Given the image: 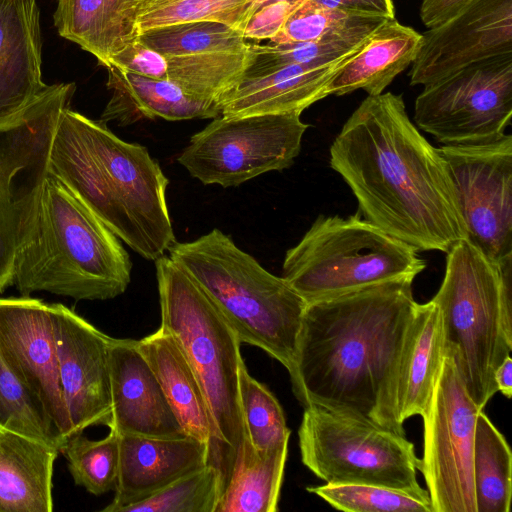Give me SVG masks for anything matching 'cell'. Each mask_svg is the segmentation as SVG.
<instances>
[{
	"label": "cell",
	"instance_id": "obj_45",
	"mask_svg": "<svg viewBox=\"0 0 512 512\" xmlns=\"http://www.w3.org/2000/svg\"><path fill=\"white\" fill-rule=\"evenodd\" d=\"M274 1H281V0H255V10L267 3L274 2Z\"/></svg>",
	"mask_w": 512,
	"mask_h": 512
},
{
	"label": "cell",
	"instance_id": "obj_40",
	"mask_svg": "<svg viewBox=\"0 0 512 512\" xmlns=\"http://www.w3.org/2000/svg\"><path fill=\"white\" fill-rule=\"evenodd\" d=\"M108 66H115L149 78L167 79L166 58L137 37L114 54L106 67Z\"/></svg>",
	"mask_w": 512,
	"mask_h": 512
},
{
	"label": "cell",
	"instance_id": "obj_32",
	"mask_svg": "<svg viewBox=\"0 0 512 512\" xmlns=\"http://www.w3.org/2000/svg\"><path fill=\"white\" fill-rule=\"evenodd\" d=\"M167 80L187 93L217 101L232 90L244 76L251 48L241 52H213L165 57Z\"/></svg>",
	"mask_w": 512,
	"mask_h": 512
},
{
	"label": "cell",
	"instance_id": "obj_35",
	"mask_svg": "<svg viewBox=\"0 0 512 512\" xmlns=\"http://www.w3.org/2000/svg\"><path fill=\"white\" fill-rule=\"evenodd\" d=\"M69 472L78 486L100 496L114 491L119 470V435L110 429L99 440H91L83 432L71 434L61 446Z\"/></svg>",
	"mask_w": 512,
	"mask_h": 512
},
{
	"label": "cell",
	"instance_id": "obj_27",
	"mask_svg": "<svg viewBox=\"0 0 512 512\" xmlns=\"http://www.w3.org/2000/svg\"><path fill=\"white\" fill-rule=\"evenodd\" d=\"M54 24L60 36L91 53L104 67L137 37L124 0H57Z\"/></svg>",
	"mask_w": 512,
	"mask_h": 512
},
{
	"label": "cell",
	"instance_id": "obj_7",
	"mask_svg": "<svg viewBox=\"0 0 512 512\" xmlns=\"http://www.w3.org/2000/svg\"><path fill=\"white\" fill-rule=\"evenodd\" d=\"M443 323L445 353L483 409L498 392L494 373L512 350V258L495 262L466 238L448 252L432 298Z\"/></svg>",
	"mask_w": 512,
	"mask_h": 512
},
{
	"label": "cell",
	"instance_id": "obj_29",
	"mask_svg": "<svg viewBox=\"0 0 512 512\" xmlns=\"http://www.w3.org/2000/svg\"><path fill=\"white\" fill-rule=\"evenodd\" d=\"M386 20L360 16L346 26L307 42L250 43L251 58L243 77H254L286 65L331 64L354 55ZM242 77V78H243Z\"/></svg>",
	"mask_w": 512,
	"mask_h": 512
},
{
	"label": "cell",
	"instance_id": "obj_19",
	"mask_svg": "<svg viewBox=\"0 0 512 512\" xmlns=\"http://www.w3.org/2000/svg\"><path fill=\"white\" fill-rule=\"evenodd\" d=\"M119 435V434H118ZM208 464V443L185 436L119 435V470L114 498L103 512L150 498L177 479Z\"/></svg>",
	"mask_w": 512,
	"mask_h": 512
},
{
	"label": "cell",
	"instance_id": "obj_26",
	"mask_svg": "<svg viewBox=\"0 0 512 512\" xmlns=\"http://www.w3.org/2000/svg\"><path fill=\"white\" fill-rule=\"evenodd\" d=\"M137 344L185 434L209 443L212 426L207 404L196 376L175 340L159 327L137 340Z\"/></svg>",
	"mask_w": 512,
	"mask_h": 512
},
{
	"label": "cell",
	"instance_id": "obj_14",
	"mask_svg": "<svg viewBox=\"0 0 512 512\" xmlns=\"http://www.w3.org/2000/svg\"><path fill=\"white\" fill-rule=\"evenodd\" d=\"M466 239L495 262L512 258V136L442 145Z\"/></svg>",
	"mask_w": 512,
	"mask_h": 512
},
{
	"label": "cell",
	"instance_id": "obj_42",
	"mask_svg": "<svg viewBox=\"0 0 512 512\" xmlns=\"http://www.w3.org/2000/svg\"><path fill=\"white\" fill-rule=\"evenodd\" d=\"M309 2L346 12L353 15L395 18V8L392 0H308Z\"/></svg>",
	"mask_w": 512,
	"mask_h": 512
},
{
	"label": "cell",
	"instance_id": "obj_31",
	"mask_svg": "<svg viewBox=\"0 0 512 512\" xmlns=\"http://www.w3.org/2000/svg\"><path fill=\"white\" fill-rule=\"evenodd\" d=\"M473 482L477 512L510 511L511 450L505 437L482 410L475 425Z\"/></svg>",
	"mask_w": 512,
	"mask_h": 512
},
{
	"label": "cell",
	"instance_id": "obj_39",
	"mask_svg": "<svg viewBox=\"0 0 512 512\" xmlns=\"http://www.w3.org/2000/svg\"><path fill=\"white\" fill-rule=\"evenodd\" d=\"M360 16L318 6L304 0L290 14L278 34L269 43L286 44L312 41L346 26Z\"/></svg>",
	"mask_w": 512,
	"mask_h": 512
},
{
	"label": "cell",
	"instance_id": "obj_23",
	"mask_svg": "<svg viewBox=\"0 0 512 512\" xmlns=\"http://www.w3.org/2000/svg\"><path fill=\"white\" fill-rule=\"evenodd\" d=\"M106 69L112 95L100 118L104 123L128 126L143 119L179 121L221 115L219 102L193 96L170 80L145 77L115 66Z\"/></svg>",
	"mask_w": 512,
	"mask_h": 512
},
{
	"label": "cell",
	"instance_id": "obj_13",
	"mask_svg": "<svg viewBox=\"0 0 512 512\" xmlns=\"http://www.w3.org/2000/svg\"><path fill=\"white\" fill-rule=\"evenodd\" d=\"M479 408L468 394L458 367L445 353L423 414V474L433 512H477L473 447Z\"/></svg>",
	"mask_w": 512,
	"mask_h": 512
},
{
	"label": "cell",
	"instance_id": "obj_25",
	"mask_svg": "<svg viewBox=\"0 0 512 512\" xmlns=\"http://www.w3.org/2000/svg\"><path fill=\"white\" fill-rule=\"evenodd\" d=\"M60 451L0 430V512H52V476Z\"/></svg>",
	"mask_w": 512,
	"mask_h": 512
},
{
	"label": "cell",
	"instance_id": "obj_6",
	"mask_svg": "<svg viewBox=\"0 0 512 512\" xmlns=\"http://www.w3.org/2000/svg\"><path fill=\"white\" fill-rule=\"evenodd\" d=\"M168 252L206 292L241 343L264 350L291 379L307 303L286 280L217 228L193 241H176Z\"/></svg>",
	"mask_w": 512,
	"mask_h": 512
},
{
	"label": "cell",
	"instance_id": "obj_9",
	"mask_svg": "<svg viewBox=\"0 0 512 512\" xmlns=\"http://www.w3.org/2000/svg\"><path fill=\"white\" fill-rule=\"evenodd\" d=\"M298 438L302 463L325 483L421 488L414 444L367 418L310 404Z\"/></svg>",
	"mask_w": 512,
	"mask_h": 512
},
{
	"label": "cell",
	"instance_id": "obj_38",
	"mask_svg": "<svg viewBox=\"0 0 512 512\" xmlns=\"http://www.w3.org/2000/svg\"><path fill=\"white\" fill-rule=\"evenodd\" d=\"M220 495V474L207 464L123 512H215Z\"/></svg>",
	"mask_w": 512,
	"mask_h": 512
},
{
	"label": "cell",
	"instance_id": "obj_10",
	"mask_svg": "<svg viewBox=\"0 0 512 512\" xmlns=\"http://www.w3.org/2000/svg\"><path fill=\"white\" fill-rule=\"evenodd\" d=\"M75 89L74 83L48 85L0 122V293L13 284L16 250L49 171L56 126Z\"/></svg>",
	"mask_w": 512,
	"mask_h": 512
},
{
	"label": "cell",
	"instance_id": "obj_36",
	"mask_svg": "<svg viewBox=\"0 0 512 512\" xmlns=\"http://www.w3.org/2000/svg\"><path fill=\"white\" fill-rule=\"evenodd\" d=\"M313 493L335 509L346 512H433L428 491L397 489L369 484H324L309 486Z\"/></svg>",
	"mask_w": 512,
	"mask_h": 512
},
{
	"label": "cell",
	"instance_id": "obj_20",
	"mask_svg": "<svg viewBox=\"0 0 512 512\" xmlns=\"http://www.w3.org/2000/svg\"><path fill=\"white\" fill-rule=\"evenodd\" d=\"M40 11L36 0H0V122L48 85L42 80Z\"/></svg>",
	"mask_w": 512,
	"mask_h": 512
},
{
	"label": "cell",
	"instance_id": "obj_21",
	"mask_svg": "<svg viewBox=\"0 0 512 512\" xmlns=\"http://www.w3.org/2000/svg\"><path fill=\"white\" fill-rule=\"evenodd\" d=\"M348 58L331 64L286 65L243 77L220 99L221 115L301 114L329 96V83Z\"/></svg>",
	"mask_w": 512,
	"mask_h": 512
},
{
	"label": "cell",
	"instance_id": "obj_15",
	"mask_svg": "<svg viewBox=\"0 0 512 512\" xmlns=\"http://www.w3.org/2000/svg\"><path fill=\"white\" fill-rule=\"evenodd\" d=\"M421 35L409 72L413 86H426L468 65L512 54V0H472Z\"/></svg>",
	"mask_w": 512,
	"mask_h": 512
},
{
	"label": "cell",
	"instance_id": "obj_34",
	"mask_svg": "<svg viewBox=\"0 0 512 512\" xmlns=\"http://www.w3.org/2000/svg\"><path fill=\"white\" fill-rule=\"evenodd\" d=\"M0 430L13 432L60 451L58 434L42 403L0 353Z\"/></svg>",
	"mask_w": 512,
	"mask_h": 512
},
{
	"label": "cell",
	"instance_id": "obj_33",
	"mask_svg": "<svg viewBox=\"0 0 512 512\" xmlns=\"http://www.w3.org/2000/svg\"><path fill=\"white\" fill-rule=\"evenodd\" d=\"M137 38L164 57L241 52L250 48L240 31L214 21L162 26L144 31Z\"/></svg>",
	"mask_w": 512,
	"mask_h": 512
},
{
	"label": "cell",
	"instance_id": "obj_11",
	"mask_svg": "<svg viewBox=\"0 0 512 512\" xmlns=\"http://www.w3.org/2000/svg\"><path fill=\"white\" fill-rule=\"evenodd\" d=\"M300 115H220L191 136L177 160L203 184L224 188L281 171L300 153L308 128Z\"/></svg>",
	"mask_w": 512,
	"mask_h": 512
},
{
	"label": "cell",
	"instance_id": "obj_22",
	"mask_svg": "<svg viewBox=\"0 0 512 512\" xmlns=\"http://www.w3.org/2000/svg\"><path fill=\"white\" fill-rule=\"evenodd\" d=\"M444 356L443 323L438 306L432 299L424 304L417 303L393 381L392 402L399 425L426 412Z\"/></svg>",
	"mask_w": 512,
	"mask_h": 512
},
{
	"label": "cell",
	"instance_id": "obj_28",
	"mask_svg": "<svg viewBox=\"0 0 512 512\" xmlns=\"http://www.w3.org/2000/svg\"><path fill=\"white\" fill-rule=\"evenodd\" d=\"M288 443L257 450L246 438L215 512H277Z\"/></svg>",
	"mask_w": 512,
	"mask_h": 512
},
{
	"label": "cell",
	"instance_id": "obj_1",
	"mask_svg": "<svg viewBox=\"0 0 512 512\" xmlns=\"http://www.w3.org/2000/svg\"><path fill=\"white\" fill-rule=\"evenodd\" d=\"M330 166L366 220L416 250L447 253L466 238L446 162L401 95H368L334 139Z\"/></svg>",
	"mask_w": 512,
	"mask_h": 512
},
{
	"label": "cell",
	"instance_id": "obj_5",
	"mask_svg": "<svg viewBox=\"0 0 512 512\" xmlns=\"http://www.w3.org/2000/svg\"><path fill=\"white\" fill-rule=\"evenodd\" d=\"M161 325L203 392L212 426L208 464L227 486L247 438L238 389L241 341L199 284L169 255L155 261Z\"/></svg>",
	"mask_w": 512,
	"mask_h": 512
},
{
	"label": "cell",
	"instance_id": "obj_43",
	"mask_svg": "<svg viewBox=\"0 0 512 512\" xmlns=\"http://www.w3.org/2000/svg\"><path fill=\"white\" fill-rule=\"evenodd\" d=\"M472 0H422L420 19L431 28L453 17L466 7Z\"/></svg>",
	"mask_w": 512,
	"mask_h": 512
},
{
	"label": "cell",
	"instance_id": "obj_18",
	"mask_svg": "<svg viewBox=\"0 0 512 512\" xmlns=\"http://www.w3.org/2000/svg\"><path fill=\"white\" fill-rule=\"evenodd\" d=\"M108 365L112 401L109 429L119 435L187 436L171 409L137 340L110 338Z\"/></svg>",
	"mask_w": 512,
	"mask_h": 512
},
{
	"label": "cell",
	"instance_id": "obj_24",
	"mask_svg": "<svg viewBox=\"0 0 512 512\" xmlns=\"http://www.w3.org/2000/svg\"><path fill=\"white\" fill-rule=\"evenodd\" d=\"M422 35L395 18L382 23L332 78L328 94L341 96L358 89L379 95L413 63Z\"/></svg>",
	"mask_w": 512,
	"mask_h": 512
},
{
	"label": "cell",
	"instance_id": "obj_16",
	"mask_svg": "<svg viewBox=\"0 0 512 512\" xmlns=\"http://www.w3.org/2000/svg\"><path fill=\"white\" fill-rule=\"evenodd\" d=\"M62 396L72 434L109 426L112 401L108 365L110 336L74 310L50 303Z\"/></svg>",
	"mask_w": 512,
	"mask_h": 512
},
{
	"label": "cell",
	"instance_id": "obj_12",
	"mask_svg": "<svg viewBox=\"0 0 512 512\" xmlns=\"http://www.w3.org/2000/svg\"><path fill=\"white\" fill-rule=\"evenodd\" d=\"M512 117V54L468 65L424 86L414 121L443 145L478 144L504 136Z\"/></svg>",
	"mask_w": 512,
	"mask_h": 512
},
{
	"label": "cell",
	"instance_id": "obj_17",
	"mask_svg": "<svg viewBox=\"0 0 512 512\" xmlns=\"http://www.w3.org/2000/svg\"><path fill=\"white\" fill-rule=\"evenodd\" d=\"M0 353L65 441L72 425L60 387L50 303L30 296L0 297Z\"/></svg>",
	"mask_w": 512,
	"mask_h": 512
},
{
	"label": "cell",
	"instance_id": "obj_3",
	"mask_svg": "<svg viewBox=\"0 0 512 512\" xmlns=\"http://www.w3.org/2000/svg\"><path fill=\"white\" fill-rule=\"evenodd\" d=\"M49 172L146 260L156 261L176 242L166 201L168 178L145 146L119 138L101 120L64 110Z\"/></svg>",
	"mask_w": 512,
	"mask_h": 512
},
{
	"label": "cell",
	"instance_id": "obj_37",
	"mask_svg": "<svg viewBox=\"0 0 512 512\" xmlns=\"http://www.w3.org/2000/svg\"><path fill=\"white\" fill-rule=\"evenodd\" d=\"M238 389L245 432L252 446L266 450L289 441L291 431L279 401L249 374L244 360L238 368Z\"/></svg>",
	"mask_w": 512,
	"mask_h": 512
},
{
	"label": "cell",
	"instance_id": "obj_8",
	"mask_svg": "<svg viewBox=\"0 0 512 512\" xmlns=\"http://www.w3.org/2000/svg\"><path fill=\"white\" fill-rule=\"evenodd\" d=\"M425 267L418 250L358 212L319 216L287 250L282 277L308 304L378 284L412 283Z\"/></svg>",
	"mask_w": 512,
	"mask_h": 512
},
{
	"label": "cell",
	"instance_id": "obj_4",
	"mask_svg": "<svg viewBox=\"0 0 512 512\" xmlns=\"http://www.w3.org/2000/svg\"><path fill=\"white\" fill-rule=\"evenodd\" d=\"M131 271L120 239L48 171L15 254L13 284L20 294L113 299L126 291Z\"/></svg>",
	"mask_w": 512,
	"mask_h": 512
},
{
	"label": "cell",
	"instance_id": "obj_44",
	"mask_svg": "<svg viewBox=\"0 0 512 512\" xmlns=\"http://www.w3.org/2000/svg\"><path fill=\"white\" fill-rule=\"evenodd\" d=\"M494 381L497 391L509 399L512 395V359L510 356L506 357L495 370Z\"/></svg>",
	"mask_w": 512,
	"mask_h": 512
},
{
	"label": "cell",
	"instance_id": "obj_2",
	"mask_svg": "<svg viewBox=\"0 0 512 512\" xmlns=\"http://www.w3.org/2000/svg\"><path fill=\"white\" fill-rule=\"evenodd\" d=\"M417 302L412 283L388 282L308 303L297 340V400L353 413L405 434L392 389Z\"/></svg>",
	"mask_w": 512,
	"mask_h": 512
},
{
	"label": "cell",
	"instance_id": "obj_41",
	"mask_svg": "<svg viewBox=\"0 0 512 512\" xmlns=\"http://www.w3.org/2000/svg\"><path fill=\"white\" fill-rule=\"evenodd\" d=\"M304 0H281L267 3L254 11L245 25L242 35L246 40H271L290 14Z\"/></svg>",
	"mask_w": 512,
	"mask_h": 512
},
{
	"label": "cell",
	"instance_id": "obj_30",
	"mask_svg": "<svg viewBox=\"0 0 512 512\" xmlns=\"http://www.w3.org/2000/svg\"><path fill=\"white\" fill-rule=\"evenodd\" d=\"M136 35L162 26L214 21L242 33L255 11V0H124Z\"/></svg>",
	"mask_w": 512,
	"mask_h": 512
}]
</instances>
